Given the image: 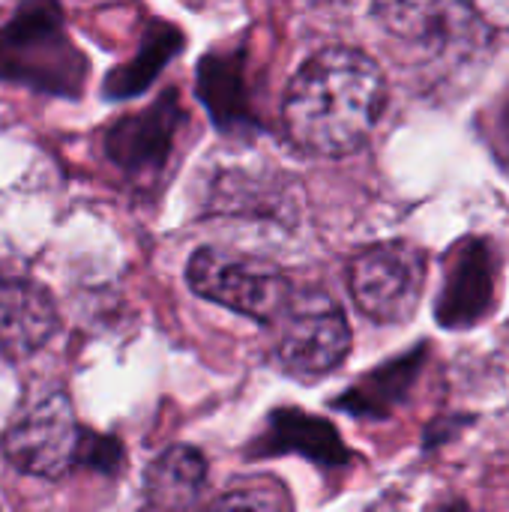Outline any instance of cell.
<instances>
[{"label":"cell","instance_id":"cell-1","mask_svg":"<svg viewBox=\"0 0 509 512\" xmlns=\"http://www.w3.org/2000/svg\"><path fill=\"white\" fill-rule=\"evenodd\" d=\"M387 102L381 66L345 45L309 57L291 78L282 120L288 138L312 156H348L378 126Z\"/></svg>","mask_w":509,"mask_h":512},{"label":"cell","instance_id":"cell-2","mask_svg":"<svg viewBox=\"0 0 509 512\" xmlns=\"http://www.w3.org/2000/svg\"><path fill=\"white\" fill-rule=\"evenodd\" d=\"M0 450L15 471L45 480H60L75 468L114 471L123 459L114 438L81 429L66 393H45L24 405L6 426Z\"/></svg>","mask_w":509,"mask_h":512},{"label":"cell","instance_id":"cell-3","mask_svg":"<svg viewBox=\"0 0 509 512\" xmlns=\"http://www.w3.org/2000/svg\"><path fill=\"white\" fill-rule=\"evenodd\" d=\"M0 81L45 93H78L84 57L69 42L57 6L21 9L0 30Z\"/></svg>","mask_w":509,"mask_h":512},{"label":"cell","instance_id":"cell-4","mask_svg":"<svg viewBox=\"0 0 509 512\" xmlns=\"http://www.w3.org/2000/svg\"><path fill=\"white\" fill-rule=\"evenodd\" d=\"M186 282L198 297L246 315L258 324H276L294 294L279 270L228 255L213 246H204L189 258Z\"/></svg>","mask_w":509,"mask_h":512},{"label":"cell","instance_id":"cell-5","mask_svg":"<svg viewBox=\"0 0 509 512\" xmlns=\"http://www.w3.org/2000/svg\"><path fill=\"white\" fill-rule=\"evenodd\" d=\"M276 324V360L300 381L330 375L351 351V327L342 309L321 291H294Z\"/></svg>","mask_w":509,"mask_h":512},{"label":"cell","instance_id":"cell-6","mask_svg":"<svg viewBox=\"0 0 509 512\" xmlns=\"http://www.w3.org/2000/svg\"><path fill=\"white\" fill-rule=\"evenodd\" d=\"M357 309L378 324H405L414 318L426 288V258L417 246L390 240L363 249L348 270Z\"/></svg>","mask_w":509,"mask_h":512},{"label":"cell","instance_id":"cell-7","mask_svg":"<svg viewBox=\"0 0 509 512\" xmlns=\"http://www.w3.org/2000/svg\"><path fill=\"white\" fill-rule=\"evenodd\" d=\"M381 24L402 42L423 45L435 54H453L459 63L486 42L483 21L465 3H387L375 6Z\"/></svg>","mask_w":509,"mask_h":512},{"label":"cell","instance_id":"cell-8","mask_svg":"<svg viewBox=\"0 0 509 512\" xmlns=\"http://www.w3.org/2000/svg\"><path fill=\"white\" fill-rule=\"evenodd\" d=\"M180 120L183 111L177 96L165 93L147 111L120 117L105 135V150L126 174H153L165 165Z\"/></svg>","mask_w":509,"mask_h":512},{"label":"cell","instance_id":"cell-9","mask_svg":"<svg viewBox=\"0 0 509 512\" xmlns=\"http://www.w3.org/2000/svg\"><path fill=\"white\" fill-rule=\"evenodd\" d=\"M57 330L54 300L33 282L0 279V354L24 360L42 351Z\"/></svg>","mask_w":509,"mask_h":512},{"label":"cell","instance_id":"cell-10","mask_svg":"<svg viewBox=\"0 0 509 512\" xmlns=\"http://www.w3.org/2000/svg\"><path fill=\"white\" fill-rule=\"evenodd\" d=\"M288 450L303 453L306 459H315L321 465H342L348 459V450L330 423L309 417L303 411H294V408L273 411L267 420V432L252 447L255 456H276Z\"/></svg>","mask_w":509,"mask_h":512},{"label":"cell","instance_id":"cell-11","mask_svg":"<svg viewBox=\"0 0 509 512\" xmlns=\"http://www.w3.org/2000/svg\"><path fill=\"white\" fill-rule=\"evenodd\" d=\"M207 480V462L195 447H168L144 477V501L150 512H192Z\"/></svg>","mask_w":509,"mask_h":512},{"label":"cell","instance_id":"cell-12","mask_svg":"<svg viewBox=\"0 0 509 512\" xmlns=\"http://www.w3.org/2000/svg\"><path fill=\"white\" fill-rule=\"evenodd\" d=\"M198 90L204 105L210 108L216 126L243 129L252 126V111L243 87V57L240 54H210L201 63Z\"/></svg>","mask_w":509,"mask_h":512},{"label":"cell","instance_id":"cell-13","mask_svg":"<svg viewBox=\"0 0 509 512\" xmlns=\"http://www.w3.org/2000/svg\"><path fill=\"white\" fill-rule=\"evenodd\" d=\"M180 42H183V36H180L177 27H171V24H153L150 33L141 42V51L129 63L117 66L108 75V81H105L108 96L111 99H123V96L141 93L156 78V72L180 51Z\"/></svg>","mask_w":509,"mask_h":512},{"label":"cell","instance_id":"cell-14","mask_svg":"<svg viewBox=\"0 0 509 512\" xmlns=\"http://www.w3.org/2000/svg\"><path fill=\"white\" fill-rule=\"evenodd\" d=\"M204 512H288V507H285V495L276 486L255 483V486H240L222 495Z\"/></svg>","mask_w":509,"mask_h":512},{"label":"cell","instance_id":"cell-15","mask_svg":"<svg viewBox=\"0 0 509 512\" xmlns=\"http://www.w3.org/2000/svg\"><path fill=\"white\" fill-rule=\"evenodd\" d=\"M486 126H489L492 150L498 153V159L509 168V96H504V99L498 102V108H492Z\"/></svg>","mask_w":509,"mask_h":512}]
</instances>
